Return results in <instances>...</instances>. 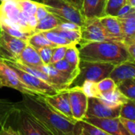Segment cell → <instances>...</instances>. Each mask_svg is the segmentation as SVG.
I'll use <instances>...</instances> for the list:
<instances>
[{
    "label": "cell",
    "instance_id": "1",
    "mask_svg": "<svg viewBox=\"0 0 135 135\" xmlns=\"http://www.w3.org/2000/svg\"><path fill=\"white\" fill-rule=\"evenodd\" d=\"M21 107L45 125L54 135H76V123L54 110L42 95L22 94V100L15 103Z\"/></svg>",
    "mask_w": 135,
    "mask_h": 135
},
{
    "label": "cell",
    "instance_id": "2",
    "mask_svg": "<svg viewBox=\"0 0 135 135\" xmlns=\"http://www.w3.org/2000/svg\"><path fill=\"white\" fill-rule=\"evenodd\" d=\"M81 60L108 63L114 66L131 60L123 41H97L80 44Z\"/></svg>",
    "mask_w": 135,
    "mask_h": 135
},
{
    "label": "cell",
    "instance_id": "3",
    "mask_svg": "<svg viewBox=\"0 0 135 135\" xmlns=\"http://www.w3.org/2000/svg\"><path fill=\"white\" fill-rule=\"evenodd\" d=\"M114 68V64L108 63L86 61L80 60L79 73L73 80L69 88L80 87L85 81L98 83L103 79L109 77Z\"/></svg>",
    "mask_w": 135,
    "mask_h": 135
},
{
    "label": "cell",
    "instance_id": "4",
    "mask_svg": "<svg viewBox=\"0 0 135 135\" xmlns=\"http://www.w3.org/2000/svg\"><path fill=\"white\" fill-rule=\"evenodd\" d=\"M0 22L6 23L30 35L34 33V29L24 17L14 0H0Z\"/></svg>",
    "mask_w": 135,
    "mask_h": 135
},
{
    "label": "cell",
    "instance_id": "5",
    "mask_svg": "<svg viewBox=\"0 0 135 135\" xmlns=\"http://www.w3.org/2000/svg\"><path fill=\"white\" fill-rule=\"evenodd\" d=\"M44 4L49 13L59 18L62 22L67 21L73 22L80 27L84 24V18L80 10L64 0H38Z\"/></svg>",
    "mask_w": 135,
    "mask_h": 135
},
{
    "label": "cell",
    "instance_id": "6",
    "mask_svg": "<svg viewBox=\"0 0 135 135\" xmlns=\"http://www.w3.org/2000/svg\"><path fill=\"white\" fill-rule=\"evenodd\" d=\"M17 129L21 135H54L26 109L15 104Z\"/></svg>",
    "mask_w": 135,
    "mask_h": 135
},
{
    "label": "cell",
    "instance_id": "7",
    "mask_svg": "<svg viewBox=\"0 0 135 135\" xmlns=\"http://www.w3.org/2000/svg\"><path fill=\"white\" fill-rule=\"evenodd\" d=\"M80 32L81 41L80 44L97 41H121L108 33L99 18L85 21Z\"/></svg>",
    "mask_w": 135,
    "mask_h": 135
},
{
    "label": "cell",
    "instance_id": "8",
    "mask_svg": "<svg viewBox=\"0 0 135 135\" xmlns=\"http://www.w3.org/2000/svg\"><path fill=\"white\" fill-rule=\"evenodd\" d=\"M10 66V65H8ZM11 69L15 71V73L17 74L18 78L21 80V81L32 91L35 93L37 95H52L56 93H57L59 91L56 90L54 87L49 84L45 81L41 80L40 78L26 73L23 70H21L18 68H15L14 66H10Z\"/></svg>",
    "mask_w": 135,
    "mask_h": 135
},
{
    "label": "cell",
    "instance_id": "9",
    "mask_svg": "<svg viewBox=\"0 0 135 135\" xmlns=\"http://www.w3.org/2000/svg\"><path fill=\"white\" fill-rule=\"evenodd\" d=\"M68 91L73 118L76 121L83 120L88 110V97L80 87L69 88Z\"/></svg>",
    "mask_w": 135,
    "mask_h": 135
},
{
    "label": "cell",
    "instance_id": "10",
    "mask_svg": "<svg viewBox=\"0 0 135 135\" xmlns=\"http://www.w3.org/2000/svg\"><path fill=\"white\" fill-rule=\"evenodd\" d=\"M121 106L111 107L103 103L99 98H88V110L85 117L110 118L119 117Z\"/></svg>",
    "mask_w": 135,
    "mask_h": 135
},
{
    "label": "cell",
    "instance_id": "11",
    "mask_svg": "<svg viewBox=\"0 0 135 135\" xmlns=\"http://www.w3.org/2000/svg\"><path fill=\"white\" fill-rule=\"evenodd\" d=\"M43 98L54 110L67 118L76 121L73 116L68 89L60 91L52 95H44Z\"/></svg>",
    "mask_w": 135,
    "mask_h": 135
},
{
    "label": "cell",
    "instance_id": "12",
    "mask_svg": "<svg viewBox=\"0 0 135 135\" xmlns=\"http://www.w3.org/2000/svg\"><path fill=\"white\" fill-rule=\"evenodd\" d=\"M0 79H1L4 87L14 88L22 94L35 95L33 91L28 88L21 81L15 71L3 60H0Z\"/></svg>",
    "mask_w": 135,
    "mask_h": 135
},
{
    "label": "cell",
    "instance_id": "13",
    "mask_svg": "<svg viewBox=\"0 0 135 135\" xmlns=\"http://www.w3.org/2000/svg\"><path fill=\"white\" fill-rule=\"evenodd\" d=\"M83 120L102 129L110 135H130L121 122L119 117L110 118L84 117Z\"/></svg>",
    "mask_w": 135,
    "mask_h": 135
},
{
    "label": "cell",
    "instance_id": "14",
    "mask_svg": "<svg viewBox=\"0 0 135 135\" xmlns=\"http://www.w3.org/2000/svg\"><path fill=\"white\" fill-rule=\"evenodd\" d=\"M0 45L12 56L13 60H16L29 43L28 40L11 36L5 31L0 30Z\"/></svg>",
    "mask_w": 135,
    "mask_h": 135
},
{
    "label": "cell",
    "instance_id": "15",
    "mask_svg": "<svg viewBox=\"0 0 135 135\" xmlns=\"http://www.w3.org/2000/svg\"><path fill=\"white\" fill-rule=\"evenodd\" d=\"M107 0H83L81 13L84 21L106 16Z\"/></svg>",
    "mask_w": 135,
    "mask_h": 135
},
{
    "label": "cell",
    "instance_id": "16",
    "mask_svg": "<svg viewBox=\"0 0 135 135\" xmlns=\"http://www.w3.org/2000/svg\"><path fill=\"white\" fill-rule=\"evenodd\" d=\"M109 77H110L116 84L123 80H135V60L131 59L115 65Z\"/></svg>",
    "mask_w": 135,
    "mask_h": 135
},
{
    "label": "cell",
    "instance_id": "17",
    "mask_svg": "<svg viewBox=\"0 0 135 135\" xmlns=\"http://www.w3.org/2000/svg\"><path fill=\"white\" fill-rule=\"evenodd\" d=\"M15 60L33 68L44 65L37 50L30 45H28Z\"/></svg>",
    "mask_w": 135,
    "mask_h": 135
},
{
    "label": "cell",
    "instance_id": "18",
    "mask_svg": "<svg viewBox=\"0 0 135 135\" xmlns=\"http://www.w3.org/2000/svg\"><path fill=\"white\" fill-rule=\"evenodd\" d=\"M99 20L110 35L124 42V35L122 33L121 23L116 16L106 15L99 18Z\"/></svg>",
    "mask_w": 135,
    "mask_h": 135
},
{
    "label": "cell",
    "instance_id": "19",
    "mask_svg": "<svg viewBox=\"0 0 135 135\" xmlns=\"http://www.w3.org/2000/svg\"><path fill=\"white\" fill-rule=\"evenodd\" d=\"M118 18L121 23L124 41L135 40V12L126 17Z\"/></svg>",
    "mask_w": 135,
    "mask_h": 135
},
{
    "label": "cell",
    "instance_id": "20",
    "mask_svg": "<svg viewBox=\"0 0 135 135\" xmlns=\"http://www.w3.org/2000/svg\"><path fill=\"white\" fill-rule=\"evenodd\" d=\"M99 98L103 103L111 107L122 106L128 101V99L120 91L118 87L111 91L101 94Z\"/></svg>",
    "mask_w": 135,
    "mask_h": 135
},
{
    "label": "cell",
    "instance_id": "21",
    "mask_svg": "<svg viewBox=\"0 0 135 135\" xmlns=\"http://www.w3.org/2000/svg\"><path fill=\"white\" fill-rule=\"evenodd\" d=\"M76 135H110L102 129L84 120L76 123Z\"/></svg>",
    "mask_w": 135,
    "mask_h": 135
},
{
    "label": "cell",
    "instance_id": "22",
    "mask_svg": "<svg viewBox=\"0 0 135 135\" xmlns=\"http://www.w3.org/2000/svg\"><path fill=\"white\" fill-rule=\"evenodd\" d=\"M62 21L59 18H57L54 15L49 13L45 18H43L41 21H38L37 22V25L34 29V33L52 30L58 27V26L60 25V23Z\"/></svg>",
    "mask_w": 135,
    "mask_h": 135
},
{
    "label": "cell",
    "instance_id": "23",
    "mask_svg": "<svg viewBox=\"0 0 135 135\" xmlns=\"http://www.w3.org/2000/svg\"><path fill=\"white\" fill-rule=\"evenodd\" d=\"M64 59L69 62L75 69H79L80 62V52L76 45H73L67 48Z\"/></svg>",
    "mask_w": 135,
    "mask_h": 135
},
{
    "label": "cell",
    "instance_id": "24",
    "mask_svg": "<svg viewBox=\"0 0 135 135\" xmlns=\"http://www.w3.org/2000/svg\"><path fill=\"white\" fill-rule=\"evenodd\" d=\"M57 34L61 36L62 37L65 38L66 40L71 41L73 44L79 45L81 41V32L80 30H64L60 28H55L53 30Z\"/></svg>",
    "mask_w": 135,
    "mask_h": 135
},
{
    "label": "cell",
    "instance_id": "25",
    "mask_svg": "<svg viewBox=\"0 0 135 135\" xmlns=\"http://www.w3.org/2000/svg\"><path fill=\"white\" fill-rule=\"evenodd\" d=\"M28 43L36 50H38L41 48L51 46V47H56L53 44H52L48 39L41 33H35L32 34L28 38Z\"/></svg>",
    "mask_w": 135,
    "mask_h": 135
},
{
    "label": "cell",
    "instance_id": "26",
    "mask_svg": "<svg viewBox=\"0 0 135 135\" xmlns=\"http://www.w3.org/2000/svg\"><path fill=\"white\" fill-rule=\"evenodd\" d=\"M120 91L128 99L135 101V80H126L117 84Z\"/></svg>",
    "mask_w": 135,
    "mask_h": 135
},
{
    "label": "cell",
    "instance_id": "27",
    "mask_svg": "<svg viewBox=\"0 0 135 135\" xmlns=\"http://www.w3.org/2000/svg\"><path fill=\"white\" fill-rule=\"evenodd\" d=\"M41 33L48 39V41H49L55 46H69V45H76V44L72 43L69 41L66 40L65 38L62 37L61 36H60L59 34H57L53 30L41 32Z\"/></svg>",
    "mask_w": 135,
    "mask_h": 135
},
{
    "label": "cell",
    "instance_id": "28",
    "mask_svg": "<svg viewBox=\"0 0 135 135\" xmlns=\"http://www.w3.org/2000/svg\"><path fill=\"white\" fill-rule=\"evenodd\" d=\"M120 118L135 121V101L128 99L126 103L121 106Z\"/></svg>",
    "mask_w": 135,
    "mask_h": 135
},
{
    "label": "cell",
    "instance_id": "29",
    "mask_svg": "<svg viewBox=\"0 0 135 135\" xmlns=\"http://www.w3.org/2000/svg\"><path fill=\"white\" fill-rule=\"evenodd\" d=\"M53 68L61 73H69L71 75H73L75 77L77 76L78 73H79V69H75L65 59L60 60L56 63H53L51 64Z\"/></svg>",
    "mask_w": 135,
    "mask_h": 135
},
{
    "label": "cell",
    "instance_id": "30",
    "mask_svg": "<svg viewBox=\"0 0 135 135\" xmlns=\"http://www.w3.org/2000/svg\"><path fill=\"white\" fill-rule=\"evenodd\" d=\"M127 3L126 0H107L106 15L116 16L119 10Z\"/></svg>",
    "mask_w": 135,
    "mask_h": 135
},
{
    "label": "cell",
    "instance_id": "31",
    "mask_svg": "<svg viewBox=\"0 0 135 135\" xmlns=\"http://www.w3.org/2000/svg\"><path fill=\"white\" fill-rule=\"evenodd\" d=\"M80 88L88 98H99L100 96V92L95 82L85 81Z\"/></svg>",
    "mask_w": 135,
    "mask_h": 135
},
{
    "label": "cell",
    "instance_id": "32",
    "mask_svg": "<svg viewBox=\"0 0 135 135\" xmlns=\"http://www.w3.org/2000/svg\"><path fill=\"white\" fill-rule=\"evenodd\" d=\"M97 87L101 95L114 90L117 88V84L110 77H107L99 81L97 83Z\"/></svg>",
    "mask_w": 135,
    "mask_h": 135
},
{
    "label": "cell",
    "instance_id": "33",
    "mask_svg": "<svg viewBox=\"0 0 135 135\" xmlns=\"http://www.w3.org/2000/svg\"><path fill=\"white\" fill-rule=\"evenodd\" d=\"M0 30L5 31L6 33H9L11 36L16 37H18L21 39H24V40H28V38L31 36L29 33H23V32L6 24V23H3V22H0Z\"/></svg>",
    "mask_w": 135,
    "mask_h": 135
},
{
    "label": "cell",
    "instance_id": "34",
    "mask_svg": "<svg viewBox=\"0 0 135 135\" xmlns=\"http://www.w3.org/2000/svg\"><path fill=\"white\" fill-rule=\"evenodd\" d=\"M55 47H51V46H46L41 48L37 50L39 56L44 64V65H48L50 64L52 56V52H53V49Z\"/></svg>",
    "mask_w": 135,
    "mask_h": 135
},
{
    "label": "cell",
    "instance_id": "35",
    "mask_svg": "<svg viewBox=\"0 0 135 135\" xmlns=\"http://www.w3.org/2000/svg\"><path fill=\"white\" fill-rule=\"evenodd\" d=\"M68 47L69 46H56V47H55L53 49V52H52V56L50 64L56 63L60 60L64 59L65 52H66Z\"/></svg>",
    "mask_w": 135,
    "mask_h": 135
},
{
    "label": "cell",
    "instance_id": "36",
    "mask_svg": "<svg viewBox=\"0 0 135 135\" xmlns=\"http://www.w3.org/2000/svg\"><path fill=\"white\" fill-rule=\"evenodd\" d=\"M119 119L122 123V125L124 126V127L126 128V129L127 130V132L130 135H135V121L120 118V117Z\"/></svg>",
    "mask_w": 135,
    "mask_h": 135
},
{
    "label": "cell",
    "instance_id": "37",
    "mask_svg": "<svg viewBox=\"0 0 135 135\" xmlns=\"http://www.w3.org/2000/svg\"><path fill=\"white\" fill-rule=\"evenodd\" d=\"M37 2H38V1H37ZM49 14V11L46 10V8L45 7L44 4H42L41 3L38 2L37 7L36 13H35V18H36L37 22L41 21V19L45 18Z\"/></svg>",
    "mask_w": 135,
    "mask_h": 135
},
{
    "label": "cell",
    "instance_id": "38",
    "mask_svg": "<svg viewBox=\"0 0 135 135\" xmlns=\"http://www.w3.org/2000/svg\"><path fill=\"white\" fill-rule=\"evenodd\" d=\"M133 12H135V7L131 6L129 3H126L119 10V11L118 12L116 17H118V18H123V17H126V16H127V15H130V14H132Z\"/></svg>",
    "mask_w": 135,
    "mask_h": 135
},
{
    "label": "cell",
    "instance_id": "39",
    "mask_svg": "<svg viewBox=\"0 0 135 135\" xmlns=\"http://www.w3.org/2000/svg\"><path fill=\"white\" fill-rule=\"evenodd\" d=\"M0 135H21L17 129L3 124L0 128Z\"/></svg>",
    "mask_w": 135,
    "mask_h": 135
},
{
    "label": "cell",
    "instance_id": "40",
    "mask_svg": "<svg viewBox=\"0 0 135 135\" xmlns=\"http://www.w3.org/2000/svg\"><path fill=\"white\" fill-rule=\"evenodd\" d=\"M58 28L60 29H64V30H80L81 27L73 22H67V21H63L60 23L58 26Z\"/></svg>",
    "mask_w": 135,
    "mask_h": 135
},
{
    "label": "cell",
    "instance_id": "41",
    "mask_svg": "<svg viewBox=\"0 0 135 135\" xmlns=\"http://www.w3.org/2000/svg\"><path fill=\"white\" fill-rule=\"evenodd\" d=\"M124 43L130 57L135 60V40L124 41Z\"/></svg>",
    "mask_w": 135,
    "mask_h": 135
},
{
    "label": "cell",
    "instance_id": "42",
    "mask_svg": "<svg viewBox=\"0 0 135 135\" xmlns=\"http://www.w3.org/2000/svg\"><path fill=\"white\" fill-rule=\"evenodd\" d=\"M13 60L12 56L0 45V60Z\"/></svg>",
    "mask_w": 135,
    "mask_h": 135
},
{
    "label": "cell",
    "instance_id": "43",
    "mask_svg": "<svg viewBox=\"0 0 135 135\" xmlns=\"http://www.w3.org/2000/svg\"><path fill=\"white\" fill-rule=\"evenodd\" d=\"M64 1H67V2L70 3L71 4H73V6H75L76 8H78L81 11V7H82V4H83V0H64Z\"/></svg>",
    "mask_w": 135,
    "mask_h": 135
},
{
    "label": "cell",
    "instance_id": "44",
    "mask_svg": "<svg viewBox=\"0 0 135 135\" xmlns=\"http://www.w3.org/2000/svg\"><path fill=\"white\" fill-rule=\"evenodd\" d=\"M127 3H129L131 6H133V7H135V0H126Z\"/></svg>",
    "mask_w": 135,
    "mask_h": 135
},
{
    "label": "cell",
    "instance_id": "45",
    "mask_svg": "<svg viewBox=\"0 0 135 135\" xmlns=\"http://www.w3.org/2000/svg\"><path fill=\"white\" fill-rule=\"evenodd\" d=\"M9 115H6V116H0V123H2L3 120H7V117H8Z\"/></svg>",
    "mask_w": 135,
    "mask_h": 135
},
{
    "label": "cell",
    "instance_id": "46",
    "mask_svg": "<svg viewBox=\"0 0 135 135\" xmlns=\"http://www.w3.org/2000/svg\"><path fill=\"white\" fill-rule=\"evenodd\" d=\"M3 87H4V86H3V82H2L1 79H0V88H3Z\"/></svg>",
    "mask_w": 135,
    "mask_h": 135
},
{
    "label": "cell",
    "instance_id": "47",
    "mask_svg": "<svg viewBox=\"0 0 135 135\" xmlns=\"http://www.w3.org/2000/svg\"></svg>",
    "mask_w": 135,
    "mask_h": 135
}]
</instances>
